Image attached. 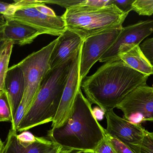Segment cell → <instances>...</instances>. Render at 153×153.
<instances>
[{
    "mask_svg": "<svg viewBox=\"0 0 153 153\" xmlns=\"http://www.w3.org/2000/svg\"><path fill=\"white\" fill-rule=\"evenodd\" d=\"M110 0H84L83 5L92 6H104L109 5Z\"/></svg>",
    "mask_w": 153,
    "mask_h": 153,
    "instance_id": "cell-29",
    "label": "cell"
},
{
    "mask_svg": "<svg viewBox=\"0 0 153 153\" xmlns=\"http://www.w3.org/2000/svg\"><path fill=\"white\" fill-rule=\"evenodd\" d=\"M93 153H115L105 137L104 139L100 143Z\"/></svg>",
    "mask_w": 153,
    "mask_h": 153,
    "instance_id": "cell-27",
    "label": "cell"
},
{
    "mask_svg": "<svg viewBox=\"0 0 153 153\" xmlns=\"http://www.w3.org/2000/svg\"><path fill=\"white\" fill-rule=\"evenodd\" d=\"M4 144L0 138V153H3Z\"/></svg>",
    "mask_w": 153,
    "mask_h": 153,
    "instance_id": "cell-34",
    "label": "cell"
},
{
    "mask_svg": "<svg viewBox=\"0 0 153 153\" xmlns=\"http://www.w3.org/2000/svg\"><path fill=\"white\" fill-rule=\"evenodd\" d=\"M57 38L50 58L51 70L73 58L84 41L78 35L67 29Z\"/></svg>",
    "mask_w": 153,
    "mask_h": 153,
    "instance_id": "cell-12",
    "label": "cell"
},
{
    "mask_svg": "<svg viewBox=\"0 0 153 153\" xmlns=\"http://www.w3.org/2000/svg\"><path fill=\"white\" fill-rule=\"evenodd\" d=\"M84 0H66V1H53V0H47V1H43L45 4H57L59 6H62L63 8L67 9L72 6L75 5L82 4Z\"/></svg>",
    "mask_w": 153,
    "mask_h": 153,
    "instance_id": "cell-24",
    "label": "cell"
},
{
    "mask_svg": "<svg viewBox=\"0 0 153 153\" xmlns=\"http://www.w3.org/2000/svg\"><path fill=\"white\" fill-rule=\"evenodd\" d=\"M43 1L18 0L11 3L5 19L21 22L38 31L41 35L60 36L66 31L65 22L62 16L50 17L39 11L36 8Z\"/></svg>",
    "mask_w": 153,
    "mask_h": 153,
    "instance_id": "cell-6",
    "label": "cell"
},
{
    "mask_svg": "<svg viewBox=\"0 0 153 153\" xmlns=\"http://www.w3.org/2000/svg\"><path fill=\"white\" fill-rule=\"evenodd\" d=\"M117 57L134 70L148 77L153 74V66L144 54L140 45L124 47L119 51Z\"/></svg>",
    "mask_w": 153,
    "mask_h": 153,
    "instance_id": "cell-15",
    "label": "cell"
},
{
    "mask_svg": "<svg viewBox=\"0 0 153 153\" xmlns=\"http://www.w3.org/2000/svg\"><path fill=\"white\" fill-rule=\"evenodd\" d=\"M2 31L4 41H11L19 46L31 44L41 33L35 29L14 20L5 19Z\"/></svg>",
    "mask_w": 153,
    "mask_h": 153,
    "instance_id": "cell-14",
    "label": "cell"
},
{
    "mask_svg": "<svg viewBox=\"0 0 153 153\" xmlns=\"http://www.w3.org/2000/svg\"><path fill=\"white\" fill-rule=\"evenodd\" d=\"M139 15L152 16L153 14V0H135L132 5V11Z\"/></svg>",
    "mask_w": 153,
    "mask_h": 153,
    "instance_id": "cell-20",
    "label": "cell"
},
{
    "mask_svg": "<svg viewBox=\"0 0 153 153\" xmlns=\"http://www.w3.org/2000/svg\"><path fill=\"white\" fill-rule=\"evenodd\" d=\"M17 132L11 128L7 135L3 153H26L29 145L21 143L17 139Z\"/></svg>",
    "mask_w": 153,
    "mask_h": 153,
    "instance_id": "cell-17",
    "label": "cell"
},
{
    "mask_svg": "<svg viewBox=\"0 0 153 153\" xmlns=\"http://www.w3.org/2000/svg\"><path fill=\"white\" fill-rule=\"evenodd\" d=\"M36 8L39 11L45 15L53 17H56V16L54 11L52 9L46 6L44 1L43 3L36 5Z\"/></svg>",
    "mask_w": 153,
    "mask_h": 153,
    "instance_id": "cell-28",
    "label": "cell"
},
{
    "mask_svg": "<svg viewBox=\"0 0 153 153\" xmlns=\"http://www.w3.org/2000/svg\"><path fill=\"white\" fill-rule=\"evenodd\" d=\"M104 113L107 120L106 133L117 138L130 148L141 143L146 130L142 125L131 123L119 116L113 110Z\"/></svg>",
    "mask_w": 153,
    "mask_h": 153,
    "instance_id": "cell-11",
    "label": "cell"
},
{
    "mask_svg": "<svg viewBox=\"0 0 153 153\" xmlns=\"http://www.w3.org/2000/svg\"><path fill=\"white\" fill-rule=\"evenodd\" d=\"M105 137L115 153H135L128 146L106 132Z\"/></svg>",
    "mask_w": 153,
    "mask_h": 153,
    "instance_id": "cell-22",
    "label": "cell"
},
{
    "mask_svg": "<svg viewBox=\"0 0 153 153\" xmlns=\"http://www.w3.org/2000/svg\"><path fill=\"white\" fill-rule=\"evenodd\" d=\"M73 58L51 70L48 74L32 105L21 122L17 132L27 131L53 121Z\"/></svg>",
    "mask_w": 153,
    "mask_h": 153,
    "instance_id": "cell-3",
    "label": "cell"
},
{
    "mask_svg": "<svg viewBox=\"0 0 153 153\" xmlns=\"http://www.w3.org/2000/svg\"><path fill=\"white\" fill-rule=\"evenodd\" d=\"M148 77L120 59L107 62L81 84L86 99L103 112L113 110Z\"/></svg>",
    "mask_w": 153,
    "mask_h": 153,
    "instance_id": "cell-1",
    "label": "cell"
},
{
    "mask_svg": "<svg viewBox=\"0 0 153 153\" xmlns=\"http://www.w3.org/2000/svg\"><path fill=\"white\" fill-rule=\"evenodd\" d=\"M11 6V3L0 1V14L4 16L7 15Z\"/></svg>",
    "mask_w": 153,
    "mask_h": 153,
    "instance_id": "cell-30",
    "label": "cell"
},
{
    "mask_svg": "<svg viewBox=\"0 0 153 153\" xmlns=\"http://www.w3.org/2000/svg\"><path fill=\"white\" fill-rule=\"evenodd\" d=\"M79 152H81V151L73 150H63V149L61 153H77Z\"/></svg>",
    "mask_w": 153,
    "mask_h": 153,
    "instance_id": "cell-33",
    "label": "cell"
},
{
    "mask_svg": "<svg viewBox=\"0 0 153 153\" xmlns=\"http://www.w3.org/2000/svg\"><path fill=\"white\" fill-rule=\"evenodd\" d=\"M131 149L135 153H153V132L145 130L141 143Z\"/></svg>",
    "mask_w": 153,
    "mask_h": 153,
    "instance_id": "cell-18",
    "label": "cell"
},
{
    "mask_svg": "<svg viewBox=\"0 0 153 153\" xmlns=\"http://www.w3.org/2000/svg\"><path fill=\"white\" fill-rule=\"evenodd\" d=\"M140 47L144 54L153 66V37L145 40Z\"/></svg>",
    "mask_w": 153,
    "mask_h": 153,
    "instance_id": "cell-23",
    "label": "cell"
},
{
    "mask_svg": "<svg viewBox=\"0 0 153 153\" xmlns=\"http://www.w3.org/2000/svg\"><path fill=\"white\" fill-rule=\"evenodd\" d=\"M117 108L124 113V118L135 124L153 122V87L147 84L130 92Z\"/></svg>",
    "mask_w": 153,
    "mask_h": 153,
    "instance_id": "cell-7",
    "label": "cell"
},
{
    "mask_svg": "<svg viewBox=\"0 0 153 153\" xmlns=\"http://www.w3.org/2000/svg\"><path fill=\"white\" fill-rule=\"evenodd\" d=\"M57 40L56 38L16 64L21 69L24 76L25 90L22 101L25 103L26 113L35 100L42 82L51 71V54Z\"/></svg>",
    "mask_w": 153,
    "mask_h": 153,
    "instance_id": "cell-5",
    "label": "cell"
},
{
    "mask_svg": "<svg viewBox=\"0 0 153 153\" xmlns=\"http://www.w3.org/2000/svg\"><path fill=\"white\" fill-rule=\"evenodd\" d=\"M77 153H85L83 152H77Z\"/></svg>",
    "mask_w": 153,
    "mask_h": 153,
    "instance_id": "cell-35",
    "label": "cell"
},
{
    "mask_svg": "<svg viewBox=\"0 0 153 153\" xmlns=\"http://www.w3.org/2000/svg\"><path fill=\"white\" fill-rule=\"evenodd\" d=\"M18 141L25 145H30L33 143L37 140V137L27 131H23L19 134H17Z\"/></svg>",
    "mask_w": 153,
    "mask_h": 153,
    "instance_id": "cell-26",
    "label": "cell"
},
{
    "mask_svg": "<svg viewBox=\"0 0 153 153\" xmlns=\"http://www.w3.org/2000/svg\"></svg>",
    "mask_w": 153,
    "mask_h": 153,
    "instance_id": "cell-37",
    "label": "cell"
},
{
    "mask_svg": "<svg viewBox=\"0 0 153 153\" xmlns=\"http://www.w3.org/2000/svg\"><path fill=\"white\" fill-rule=\"evenodd\" d=\"M13 45L11 41H4L0 52V92L4 90L5 78Z\"/></svg>",
    "mask_w": 153,
    "mask_h": 153,
    "instance_id": "cell-16",
    "label": "cell"
},
{
    "mask_svg": "<svg viewBox=\"0 0 153 153\" xmlns=\"http://www.w3.org/2000/svg\"><path fill=\"white\" fill-rule=\"evenodd\" d=\"M122 28L111 30L90 37L83 41L80 61V80L87 75L93 66L109 49L120 34Z\"/></svg>",
    "mask_w": 153,
    "mask_h": 153,
    "instance_id": "cell-8",
    "label": "cell"
},
{
    "mask_svg": "<svg viewBox=\"0 0 153 153\" xmlns=\"http://www.w3.org/2000/svg\"><path fill=\"white\" fill-rule=\"evenodd\" d=\"M135 0H110V4H113L125 13L132 11V5Z\"/></svg>",
    "mask_w": 153,
    "mask_h": 153,
    "instance_id": "cell-25",
    "label": "cell"
},
{
    "mask_svg": "<svg viewBox=\"0 0 153 153\" xmlns=\"http://www.w3.org/2000/svg\"><path fill=\"white\" fill-rule=\"evenodd\" d=\"M62 150V148L60 146L53 144L52 147L46 153H61Z\"/></svg>",
    "mask_w": 153,
    "mask_h": 153,
    "instance_id": "cell-31",
    "label": "cell"
},
{
    "mask_svg": "<svg viewBox=\"0 0 153 153\" xmlns=\"http://www.w3.org/2000/svg\"><path fill=\"white\" fill-rule=\"evenodd\" d=\"M5 22H6V20L4 16L2 14H0V39H1L2 31L5 25Z\"/></svg>",
    "mask_w": 153,
    "mask_h": 153,
    "instance_id": "cell-32",
    "label": "cell"
},
{
    "mask_svg": "<svg viewBox=\"0 0 153 153\" xmlns=\"http://www.w3.org/2000/svg\"><path fill=\"white\" fill-rule=\"evenodd\" d=\"M153 32V19L141 21L123 27L116 41L99 61L106 63L118 60V53L121 49L129 45H140Z\"/></svg>",
    "mask_w": 153,
    "mask_h": 153,
    "instance_id": "cell-10",
    "label": "cell"
},
{
    "mask_svg": "<svg viewBox=\"0 0 153 153\" xmlns=\"http://www.w3.org/2000/svg\"><path fill=\"white\" fill-rule=\"evenodd\" d=\"M24 90L25 82L23 73L17 65H14L8 69L4 87L11 112L12 122L22 99Z\"/></svg>",
    "mask_w": 153,
    "mask_h": 153,
    "instance_id": "cell-13",
    "label": "cell"
},
{
    "mask_svg": "<svg viewBox=\"0 0 153 153\" xmlns=\"http://www.w3.org/2000/svg\"><path fill=\"white\" fill-rule=\"evenodd\" d=\"M47 137L63 150L93 153L105 138V128L99 123L91 104L78 90L71 114L61 126L51 128Z\"/></svg>",
    "mask_w": 153,
    "mask_h": 153,
    "instance_id": "cell-2",
    "label": "cell"
},
{
    "mask_svg": "<svg viewBox=\"0 0 153 153\" xmlns=\"http://www.w3.org/2000/svg\"><path fill=\"white\" fill-rule=\"evenodd\" d=\"M128 13L113 4L104 6L79 4L66 9L62 16L66 29L84 41L90 37L123 28Z\"/></svg>",
    "mask_w": 153,
    "mask_h": 153,
    "instance_id": "cell-4",
    "label": "cell"
},
{
    "mask_svg": "<svg viewBox=\"0 0 153 153\" xmlns=\"http://www.w3.org/2000/svg\"><path fill=\"white\" fill-rule=\"evenodd\" d=\"M82 45L71 64L66 85L59 108L52 122L51 128L59 127L67 121L71 114L77 92L81 88L82 81L80 80L79 68Z\"/></svg>",
    "mask_w": 153,
    "mask_h": 153,
    "instance_id": "cell-9",
    "label": "cell"
},
{
    "mask_svg": "<svg viewBox=\"0 0 153 153\" xmlns=\"http://www.w3.org/2000/svg\"><path fill=\"white\" fill-rule=\"evenodd\" d=\"M2 40L1 39H0V42H1V40Z\"/></svg>",
    "mask_w": 153,
    "mask_h": 153,
    "instance_id": "cell-36",
    "label": "cell"
},
{
    "mask_svg": "<svg viewBox=\"0 0 153 153\" xmlns=\"http://www.w3.org/2000/svg\"><path fill=\"white\" fill-rule=\"evenodd\" d=\"M11 112L5 91L0 92V122L11 123Z\"/></svg>",
    "mask_w": 153,
    "mask_h": 153,
    "instance_id": "cell-21",
    "label": "cell"
},
{
    "mask_svg": "<svg viewBox=\"0 0 153 153\" xmlns=\"http://www.w3.org/2000/svg\"><path fill=\"white\" fill-rule=\"evenodd\" d=\"M53 145L48 137H38L36 142L28 146L26 153H46Z\"/></svg>",
    "mask_w": 153,
    "mask_h": 153,
    "instance_id": "cell-19",
    "label": "cell"
}]
</instances>
